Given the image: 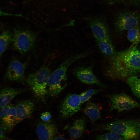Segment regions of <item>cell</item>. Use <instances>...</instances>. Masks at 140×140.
Instances as JSON below:
<instances>
[{
  "mask_svg": "<svg viewBox=\"0 0 140 140\" xmlns=\"http://www.w3.org/2000/svg\"><path fill=\"white\" fill-rule=\"evenodd\" d=\"M108 60L105 75L114 80L126 79L140 73V49L131 46L128 49L116 52Z\"/></svg>",
  "mask_w": 140,
  "mask_h": 140,
  "instance_id": "6da1fadb",
  "label": "cell"
},
{
  "mask_svg": "<svg viewBox=\"0 0 140 140\" xmlns=\"http://www.w3.org/2000/svg\"><path fill=\"white\" fill-rule=\"evenodd\" d=\"M88 52L74 55L66 60L50 74L48 80L47 94L52 97L58 95L67 85V72L69 67L74 62L84 58Z\"/></svg>",
  "mask_w": 140,
  "mask_h": 140,
  "instance_id": "7a4b0ae2",
  "label": "cell"
},
{
  "mask_svg": "<svg viewBox=\"0 0 140 140\" xmlns=\"http://www.w3.org/2000/svg\"><path fill=\"white\" fill-rule=\"evenodd\" d=\"M94 130H109L120 135L125 140H138L140 138V121L117 120L98 125Z\"/></svg>",
  "mask_w": 140,
  "mask_h": 140,
  "instance_id": "3957f363",
  "label": "cell"
},
{
  "mask_svg": "<svg viewBox=\"0 0 140 140\" xmlns=\"http://www.w3.org/2000/svg\"><path fill=\"white\" fill-rule=\"evenodd\" d=\"M51 72L48 66L44 65L36 71L30 74L26 79L34 95L42 100L47 94L48 82Z\"/></svg>",
  "mask_w": 140,
  "mask_h": 140,
  "instance_id": "277c9868",
  "label": "cell"
},
{
  "mask_svg": "<svg viewBox=\"0 0 140 140\" xmlns=\"http://www.w3.org/2000/svg\"><path fill=\"white\" fill-rule=\"evenodd\" d=\"M37 36L36 33L30 30L15 29L12 34V41L13 47L21 54H25L34 47Z\"/></svg>",
  "mask_w": 140,
  "mask_h": 140,
  "instance_id": "5b68a950",
  "label": "cell"
},
{
  "mask_svg": "<svg viewBox=\"0 0 140 140\" xmlns=\"http://www.w3.org/2000/svg\"><path fill=\"white\" fill-rule=\"evenodd\" d=\"M140 13L137 11H125L120 13L115 22V28L118 32L128 31L140 24Z\"/></svg>",
  "mask_w": 140,
  "mask_h": 140,
  "instance_id": "8992f818",
  "label": "cell"
},
{
  "mask_svg": "<svg viewBox=\"0 0 140 140\" xmlns=\"http://www.w3.org/2000/svg\"><path fill=\"white\" fill-rule=\"evenodd\" d=\"M110 103V110L119 112L129 111L140 107V104L131 97L124 93L109 95Z\"/></svg>",
  "mask_w": 140,
  "mask_h": 140,
  "instance_id": "52a82bcc",
  "label": "cell"
},
{
  "mask_svg": "<svg viewBox=\"0 0 140 140\" xmlns=\"http://www.w3.org/2000/svg\"><path fill=\"white\" fill-rule=\"evenodd\" d=\"M81 104L79 95L76 94H68L62 102L60 112L63 118H68L79 112Z\"/></svg>",
  "mask_w": 140,
  "mask_h": 140,
  "instance_id": "ba28073f",
  "label": "cell"
},
{
  "mask_svg": "<svg viewBox=\"0 0 140 140\" xmlns=\"http://www.w3.org/2000/svg\"><path fill=\"white\" fill-rule=\"evenodd\" d=\"M26 63H23L17 59H13L8 68L6 77L9 80L23 82L25 79Z\"/></svg>",
  "mask_w": 140,
  "mask_h": 140,
  "instance_id": "9c48e42d",
  "label": "cell"
},
{
  "mask_svg": "<svg viewBox=\"0 0 140 140\" xmlns=\"http://www.w3.org/2000/svg\"><path fill=\"white\" fill-rule=\"evenodd\" d=\"M74 74L82 82L88 85L94 84L103 88L106 86L102 84L94 75L91 66L81 67L74 69Z\"/></svg>",
  "mask_w": 140,
  "mask_h": 140,
  "instance_id": "30bf717a",
  "label": "cell"
},
{
  "mask_svg": "<svg viewBox=\"0 0 140 140\" xmlns=\"http://www.w3.org/2000/svg\"><path fill=\"white\" fill-rule=\"evenodd\" d=\"M36 130L40 140H53L58 132L55 125L49 121L39 123L37 125Z\"/></svg>",
  "mask_w": 140,
  "mask_h": 140,
  "instance_id": "8fae6325",
  "label": "cell"
},
{
  "mask_svg": "<svg viewBox=\"0 0 140 140\" xmlns=\"http://www.w3.org/2000/svg\"><path fill=\"white\" fill-rule=\"evenodd\" d=\"M89 24L96 41L110 38L108 27L104 21L99 19H93L90 21Z\"/></svg>",
  "mask_w": 140,
  "mask_h": 140,
  "instance_id": "7c38bea8",
  "label": "cell"
},
{
  "mask_svg": "<svg viewBox=\"0 0 140 140\" xmlns=\"http://www.w3.org/2000/svg\"><path fill=\"white\" fill-rule=\"evenodd\" d=\"M34 102L30 100H25L19 102L16 106L17 124L28 117L34 111Z\"/></svg>",
  "mask_w": 140,
  "mask_h": 140,
  "instance_id": "4fadbf2b",
  "label": "cell"
},
{
  "mask_svg": "<svg viewBox=\"0 0 140 140\" xmlns=\"http://www.w3.org/2000/svg\"><path fill=\"white\" fill-rule=\"evenodd\" d=\"M17 124L16 106L11 104L8 114L0 122V126L5 131L10 132Z\"/></svg>",
  "mask_w": 140,
  "mask_h": 140,
  "instance_id": "5bb4252c",
  "label": "cell"
},
{
  "mask_svg": "<svg viewBox=\"0 0 140 140\" xmlns=\"http://www.w3.org/2000/svg\"><path fill=\"white\" fill-rule=\"evenodd\" d=\"M23 91L22 89L6 87L0 91V108L8 105L16 96Z\"/></svg>",
  "mask_w": 140,
  "mask_h": 140,
  "instance_id": "9a60e30c",
  "label": "cell"
},
{
  "mask_svg": "<svg viewBox=\"0 0 140 140\" xmlns=\"http://www.w3.org/2000/svg\"><path fill=\"white\" fill-rule=\"evenodd\" d=\"M86 124V120L84 118H79L76 120L69 130L71 138L76 139L81 137L85 130Z\"/></svg>",
  "mask_w": 140,
  "mask_h": 140,
  "instance_id": "2e32d148",
  "label": "cell"
},
{
  "mask_svg": "<svg viewBox=\"0 0 140 140\" xmlns=\"http://www.w3.org/2000/svg\"><path fill=\"white\" fill-rule=\"evenodd\" d=\"M101 108L99 105L91 102H88L84 110L85 114L94 122L101 117Z\"/></svg>",
  "mask_w": 140,
  "mask_h": 140,
  "instance_id": "e0dca14e",
  "label": "cell"
},
{
  "mask_svg": "<svg viewBox=\"0 0 140 140\" xmlns=\"http://www.w3.org/2000/svg\"><path fill=\"white\" fill-rule=\"evenodd\" d=\"M96 42L101 52L107 58L112 56L116 52L110 38Z\"/></svg>",
  "mask_w": 140,
  "mask_h": 140,
  "instance_id": "ac0fdd59",
  "label": "cell"
},
{
  "mask_svg": "<svg viewBox=\"0 0 140 140\" xmlns=\"http://www.w3.org/2000/svg\"><path fill=\"white\" fill-rule=\"evenodd\" d=\"M126 82L134 95L140 99V76H130L126 79Z\"/></svg>",
  "mask_w": 140,
  "mask_h": 140,
  "instance_id": "d6986e66",
  "label": "cell"
},
{
  "mask_svg": "<svg viewBox=\"0 0 140 140\" xmlns=\"http://www.w3.org/2000/svg\"><path fill=\"white\" fill-rule=\"evenodd\" d=\"M12 34L8 30L3 32L0 34V57L12 42Z\"/></svg>",
  "mask_w": 140,
  "mask_h": 140,
  "instance_id": "ffe728a7",
  "label": "cell"
},
{
  "mask_svg": "<svg viewBox=\"0 0 140 140\" xmlns=\"http://www.w3.org/2000/svg\"><path fill=\"white\" fill-rule=\"evenodd\" d=\"M127 37L131 46H137L140 42V24L128 31Z\"/></svg>",
  "mask_w": 140,
  "mask_h": 140,
  "instance_id": "44dd1931",
  "label": "cell"
},
{
  "mask_svg": "<svg viewBox=\"0 0 140 140\" xmlns=\"http://www.w3.org/2000/svg\"><path fill=\"white\" fill-rule=\"evenodd\" d=\"M101 89H89L82 92L79 95L81 104L88 100L93 96L101 91Z\"/></svg>",
  "mask_w": 140,
  "mask_h": 140,
  "instance_id": "7402d4cb",
  "label": "cell"
},
{
  "mask_svg": "<svg viewBox=\"0 0 140 140\" xmlns=\"http://www.w3.org/2000/svg\"><path fill=\"white\" fill-rule=\"evenodd\" d=\"M122 136L111 132L97 136L95 140H123Z\"/></svg>",
  "mask_w": 140,
  "mask_h": 140,
  "instance_id": "603a6c76",
  "label": "cell"
},
{
  "mask_svg": "<svg viewBox=\"0 0 140 140\" xmlns=\"http://www.w3.org/2000/svg\"><path fill=\"white\" fill-rule=\"evenodd\" d=\"M11 104H8L1 108L0 110V122L8 114Z\"/></svg>",
  "mask_w": 140,
  "mask_h": 140,
  "instance_id": "cb8c5ba5",
  "label": "cell"
},
{
  "mask_svg": "<svg viewBox=\"0 0 140 140\" xmlns=\"http://www.w3.org/2000/svg\"><path fill=\"white\" fill-rule=\"evenodd\" d=\"M40 118L43 121L47 122L49 121L51 119V115L49 112H44L41 114Z\"/></svg>",
  "mask_w": 140,
  "mask_h": 140,
  "instance_id": "d4e9b609",
  "label": "cell"
},
{
  "mask_svg": "<svg viewBox=\"0 0 140 140\" xmlns=\"http://www.w3.org/2000/svg\"><path fill=\"white\" fill-rule=\"evenodd\" d=\"M5 132L0 126V140H13L7 137L5 135Z\"/></svg>",
  "mask_w": 140,
  "mask_h": 140,
  "instance_id": "484cf974",
  "label": "cell"
},
{
  "mask_svg": "<svg viewBox=\"0 0 140 140\" xmlns=\"http://www.w3.org/2000/svg\"><path fill=\"white\" fill-rule=\"evenodd\" d=\"M121 1L128 3L135 6H138L140 5V0H120Z\"/></svg>",
  "mask_w": 140,
  "mask_h": 140,
  "instance_id": "4316f807",
  "label": "cell"
},
{
  "mask_svg": "<svg viewBox=\"0 0 140 140\" xmlns=\"http://www.w3.org/2000/svg\"><path fill=\"white\" fill-rule=\"evenodd\" d=\"M17 14H13L5 12L0 9V16H18Z\"/></svg>",
  "mask_w": 140,
  "mask_h": 140,
  "instance_id": "83f0119b",
  "label": "cell"
},
{
  "mask_svg": "<svg viewBox=\"0 0 140 140\" xmlns=\"http://www.w3.org/2000/svg\"><path fill=\"white\" fill-rule=\"evenodd\" d=\"M53 140H69L60 136H55Z\"/></svg>",
  "mask_w": 140,
  "mask_h": 140,
  "instance_id": "f1b7e54d",
  "label": "cell"
}]
</instances>
